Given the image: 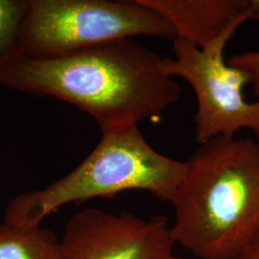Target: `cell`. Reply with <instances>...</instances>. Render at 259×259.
Wrapping results in <instances>:
<instances>
[{
	"mask_svg": "<svg viewBox=\"0 0 259 259\" xmlns=\"http://www.w3.org/2000/svg\"><path fill=\"white\" fill-rule=\"evenodd\" d=\"M170 204L177 244L199 259L237 258L259 237L258 142L201 144Z\"/></svg>",
	"mask_w": 259,
	"mask_h": 259,
	"instance_id": "obj_2",
	"label": "cell"
},
{
	"mask_svg": "<svg viewBox=\"0 0 259 259\" xmlns=\"http://www.w3.org/2000/svg\"><path fill=\"white\" fill-rule=\"evenodd\" d=\"M236 259H259V237Z\"/></svg>",
	"mask_w": 259,
	"mask_h": 259,
	"instance_id": "obj_11",
	"label": "cell"
},
{
	"mask_svg": "<svg viewBox=\"0 0 259 259\" xmlns=\"http://www.w3.org/2000/svg\"><path fill=\"white\" fill-rule=\"evenodd\" d=\"M250 19L259 20V0H249Z\"/></svg>",
	"mask_w": 259,
	"mask_h": 259,
	"instance_id": "obj_12",
	"label": "cell"
},
{
	"mask_svg": "<svg viewBox=\"0 0 259 259\" xmlns=\"http://www.w3.org/2000/svg\"><path fill=\"white\" fill-rule=\"evenodd\" d=\"M29 0H0V71L22 55L21 31Z\"/></svg>",
	"mask_w": 259,
	"mask_h": 259,
	"instance_id": "obj_9",
	"label": "cell"
},
{
	"mask_svg": "<svg viewBox=\"0 0 259 259\" xmlns=\"http://www.w3.org/2000/svg\"><path fill=\"white\" fill-rule=\"evenodd\" d=\"M175 244L164 216L92 207L70 217L61 239L64 259H184Z\"/></svg>",
	"mask_w": 259,
	"mask_h": 259,
	"instance_id": "obj_6",
	"label": "cell"
},
{
	"mask_svg": "<svg viewBox=\"0 0 259 259\" xmlns=\"http://www.w3.org/2000/svg\"><path fill=\"white\" fill-rule=\"evenodd\" d=\"M174 28L176 38L198 48L210 45L234 24L250 20L249 0H139Z\"/></svg>",
	"mask_w": 259,
	"mask_h": 259,
	"instance_id": "obj_7",
	"label": "cell"
},
{
	"mask_svg": "<svg viewBox=\"0 0 259 259\" xmlns=\"http://www.w3.org/2000/svg\"><path fill=\"white\" fill-rule=\"evenodd\" d=\"M229 65L245 71L255 96H259V51H250L232 56L227 60Z\"/></svg>",
	"mask_w": 259,
	"mask_h": 259,
	"instance_id": "obj_10",
	"label": "cell"
},
{
	"mask_svg": "<svg viewBox=\"0 0 259 259\" xmlns=\"http://www.w3.org/2000/svg\"><path fill=\"white\" fill-rule=\"evenodd\" d=\"M137 36L177 37L165 19L139 0H29L20 45L22 55H62Z\"/></svg>",
	"mask_w": 259,
	"mask_h": 259,
	"instance_id": "obj_4",
	"label": "cell"
},
{
	"mask_svg": "<svg viewBox=\"0 0 259 259\" xmlns=\"http://www.w3.org/2000/svg\"><path fill=\"white\" fill-rule=\"evenodd\" d=\"M187 161L153 148L139 127L104 133L93 152L65 176L47 187L24 192L7 204L4 223L23 229L40 226L65 204L124 191H147L169 202L184 180Z\"/></svg>",
	"mask_w": 259,
	"mask_h": 259,
	"instance_id": "obj_3",
	"label": "cell"
},
{
	"mask_svg": "<svg viewBox=\"0 0 259 259\" xmlns=\"http://www.w3.org/2000/svg\"><path fill=\"white\" fill-rule=\"evenodd\" d=\"M246 21L235 22L204 48L176 38L175 58L164 59L167 73L184 79L194 91L195 137L200 145L219 137L235 138L242 129H250L259 143V100L248 102L245 99L243 90L250 83L249 76L225 59L229 41Z\"/></svg>",
	"mask_w": 259,
	"mask_h": 259,
	"instance_id": "obj_5",
	"label": "cell"
},
{
	"mask_svg": "<svg viewBox=\"0 0 259 259\" xmlns=\"http://www.w3.org/2000/svg\"><path fill=\"white\" fill-rule=\"evenodd\" d=\"M0 259H64L61 240L38 226L23 229L0 224Z\"/></svg>",
	"mask_w": 259,
	"mask_h": 259,
	"instance_id": "obj_8",
	"label": "cell"
},
{
	"mask_svg": "<svg viewBox=\"0 0 259 259\" xmlns=\"http://www.w3.org/2000/svg\"><path fill=\"white\" fill-rule=\"evenodd\" d=\"M0 84L69 103L92 116L102 134L156 121L181 97L164 58L134 37L62 55L19 56L0 71Z\"/></svg>",
	"mask_w": 259,
	"mask_h": 259,
	"instance_id": "obj_1",
	"label": "cell"
}]
</instances>
